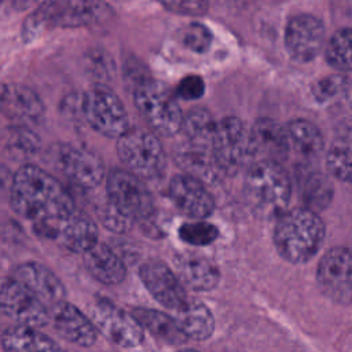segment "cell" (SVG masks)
<instances>
[{"mask_svg": "<svg viewBox=\"0 0 352 352\" xmlns=\"http://www.w3.org/2000/svg\"><path fill=\"white\" fill-rule=\"evenodd\" d=\"M10 206L32 226L63 219L77 209L63 184L33 164H25L15 172L10 187Z\"/></svg>", "mask_w": 352, "mask_h": 352, "instance_id": "cell-1", "label": "cell"}, {"mask_svg": "<svg viewBox=\"0 0 352 352\" xmlns=\"http://www.w3.org/2000/svg\"><path fill=\"white\" fill-rule=\"evenodd\" d=\"M114 15L104 0H47L23 21L22 37L32 41L52 29H76L107 22Z\"/></svg>", "mask_w": 352, "mask_h": 352, "instance_id": "cell-2", "label": "cell"}, {"mask_svg": "<svg viewBox=\"0 0 352 352\" xmlns=\"http://www.w3.org/2000/svg\"><path fill=\"white\" fill-rule=\"evenodd\" d=\"M324 223L320 216L305 208L285 209L276 216L274 243L278 253L293 264L309 261L324 241Z\"/></svg>", "mask_w": 352, "mask_h": 352, "instance_id": "cell-3", "label": "cell"}, {"mask_svg": "<svg viewBox=\"0 0 352 352\" xmlns=\"http://www.w3.org/2000/svg\"><path fill=\"white\" fill-rule=\"evenodd\" d=\"M246 195L258 213L280 214L290 199L292 182L280 162L257 160L245 177Z\"/></svg>", "mask_w": 352, "mask_h": 352, "instance_id": "cell-4", "label": "cell"}, {"mask_svg": "<svg viewBox=\"0 0 352 352\" xmlns=\"http://www.w3.org/2000/svg\"><path fill=\"white\" fill-rule=\"evenodd\" d=\"M133 102L150 129L160 136L179 133L183 124V113L175 94L162 82L144 78L133 91Z\"/></svg>", "mask_w": 352, "mask_h": 352, "instance_id": "cell-5", "label": "cell"}, {"mask_svg": "<svg viewBox=\"0 0 352 352\" xmlns=\"http://www.w3.org/2000/svg\"><path fill=\"white\" fill-rule=\"evenodd\" d=\"M117 154L126 169L143 179L161 176L166 166L165 150L153 131L129 128L117 138Z\"/></svg>", "mask_w": 352, "mask_h": 352, "instance_id": "cell-6", "label": "cell"}, {"mask_svg": "<svg viewBox=\"0 0 352 352\" xmlns=\"http://www.w3.org/2000/svg\"><path fill=\"white\" fill-rule=\"evenodd\" d=\"M81 113L87 124L107 138H120L129 126V117L122 100L109 87L98 84L81 98Z\"/></svg>", "mask_w": 352, "mask_h": 352, "instance_id": "cell-7", "label": "cell"}, {"mask_svg": "<svg viewBox=\"0 0 352 352\" xmlns=\"http://www.w3.org/2000/svg\"><path fill=\"white\" fill-rule=\"evenodd\" d=\"M107 201L133 223H148L154 217L153 197L140 177L114 168L106 177Z\"/></svg>", "mask_w": 352, "mask_h": 352, "instance_id": "cell-8", "label": "cell"}, {"mask_svg": "<svg viewBox=\"0 0 352 352\" xmlns=\"http://www.w3.org/2000/svg\"><path fill=\"white\" fill-rule=\"evenodd\" d=\"M212 151L223 173H234L253 157L250 132L242 120L224 117L214 122Z\"/></svg>", "mask_w": 352, "mask_h": 352, "instance_id": "cell-9", "label": "cell"}, {"mask_svg": "<svg viewBox=\"0 0 352 352\" xmlns=\"http://www.w3.org/2000/svg\"><path fill=\"white\" fill-rule=\"evenodd\" d=\"M32 227L38 236L52 241L72 253L82 254L99 241L96 223L78 209L63 219L34 224Z\"/></svg>", "mask_w": 352, "mask_h": 352, "instance_id": "cell-10", "label": "cell"}, {"mask_svg": "<svg viewBox=\"0 0 352 352\" xmlns=\"http://www.w3.org/2000/svg\"><path fill=\"white\" fill-rule=\"evenodd\" d=\"M91 320L96 330L121 348L139 346L144 333L132 314H126L107 298H96L91 308Z\"/></svg>", "mask_w": 352, "mask_h": 352, "instance_id": "cell-11", "label": "cell"}, {"mask_svg": "<svg viewBox=\"0 0 352 352\" xmlns=\"http://www.w3.org/2000/svg\"><path fill=\"white\" fill-rule=\"evenodd\" d=\"M0 311L16 324L40 329L50 323V308L14 276L0 278Z\"/></svg>", "mask_w": 352, "mask_h": 352, "instance_id": "cell-12", "label": "cell"}, {"mask_svg": "<svg viewBox=\"0 0 352 352\" xmlns=\"http://www.w3.org/2000/svg\"><path fill=\"white\" fill-rule=\"evenodd\" d=\"M316 280L326 297L337 304H352V249L336 246L320 258Z\"/></svg>", "mask_w": 352, "mask_h": 352, "instance_id": "cell-13", "label": "cell"}, {"mask_svg": "<svg viewBox=\"0 0 352 352\" xmlns=\"http://www.w3.org/2000/svg\"><path fill=\"white\" fill-rule=\"evenodd\" d=\"M285 47L297 62L315 59L324 47V26L311 14H298L289 19L285 28Z\"/></svg>", "mask_w": 352, "mask_h": 352, "instance_id": "cell-14", "label": "cell"}, {"mask_svg": "<svg viewBox=\"0 0 352 352\" xmlns=\"http://www.w3.org/2000/svg\"><path fill=\"white\" fill-rule=\"evenodd\" d=\"M56 164L70 182L85 190L98 187L106 176L102 158L84 147L62 146L58 150Z\"/></svg>", "mask_w": 352, "mask_h": 352, "instance_id": "cell-15", "label": "cell"}, {"mask_svg": "<svg viewBox=\"0 0 352 352\" xmlns=\"http://www.w3.org/2000/svg\"><path fill=\"white\" fill-rule=\"evenodd\" d=\"M139 276L148 293L164 307L180 311L187 305V294L177 275L162 261L148 260L140 265Z\"/></svg>", "mask_w": 352, "mask_h": 352, "instance_id": "cell-16", "label": "cell"}, {"mask_svg": "<svg viewBox=\"0 0 352 352\" xmlns=\"http://www.w3.org/2000/svg\"><path fill=\"white\" fill-rule=\"evenodd\" d=\"M50 322L62 338L78 346H92L98 340V330L92 320L66 300L50 307Z\"/></svg>", "mask_w": 352, "mask_h": 352, "instance_id": "cell-17", "label": "cell"}, {"mask_svg": "<svg viewBox=\"0 0 352 352\" xmlns=\"http://www.w3.org/2000/svg\"><path fill=\"white\" fill-rule=\"evenodd\" d=\"M169 197L180 212L192 219H205L214 209V201L204 186V182L188 173H180L172 177Z\"/></svg>", "mask_w": 352, "mask_h": 352, "instance_id": "cell-18", "label": "cell"}, {"mask_svg": "<svg viewBox=\"0 0 352 352\" xmlns=\"http://www.w3.org/2000/svg\"><path fill=\"white\" fill-rule=\"evenodd\" d=\"M44 113L40 96L22 84H0V114L16 125L37 121Z\"/></svg>", "mask_w": 352, "mask_h": 352, "instance_id": "cell-19", "label": "cell"}, {"mask_svg": "<svg viewBox=\"0 0 352 352\" xmlns=\"http://www.w3.org/2000/svg\"><path fill=\"white\" fill-rule=\"evenodd\" d=\"M12 276L25 285L48 308L66 297V287L62 280L48 267L40 263H22L14 270Z\"/></svg>", "mask_w": 352, "mask_h": 352, "instance_id": "cell-20", "label": "cell"}, {"mask_svg": "<svg viewBox=\"0 0 352 352\" xmlns=\"http://www.w3.org/2000/svg\"><path fill=\"white\" fill-rule=\"evenodd\" d=\"M253 157L280 162L289 155L285 126L270 118H258L249 129Z\"/></svg>", "mask_w": 352, "mask_h": 352, "instance_id": "cell-21", "label": "cell"}, {"mask_svg": "<svg viewBox=\"0 0 352 352\" xmlns=\"http://www.w3.org/2000/svg\"><path fill=\"white\" fill-rule=\"evenodd\" d=\"M82 264L95 280L107 286L121 283L126 275L125 264L120 256L109 245L99 241L82 253Z\"/></svg>", "mask_w": 352, "mask_h": 352, "instance_id": "cell-22", "label": "cell"}, {"mask_svg": "<svg viewBox=\"0 0 352 352\" xmlns=\"http://www.w3.org/2000/svg\"><path fill=\"white\" fill-rule=\"evenodd\" d=\"M175 267L179 280L194 290H210L220 279L217 265L201 254L180 253L175 258Z\"/></svg>", "mask_w": 352, "mask_h": 352, "instance_id": "cell-23", "label": "cell"}, {"mask_svg": "<svg viewBox=\"0 0 352 352\" xmlns=\"http://www.w3.org/2000/svg\"><path fill=\"white\" fill-rule=\"evenodd\" d=\"M0 344L4 352H66L51 337L25 324L7 327L0 337Z\"/></svg>", "mask_w": 352, "mask_h": 352, "instance_id": "cell-24", "label": "cell"}, {"mask_svg": "<svg viewBox=\"0 0 352 352\" xmlns=\"http://www.w3.org/2000/svg\"><path fill=\"white\" fill-rule=\"evenodd\" d=\"M285 131L289 153H294L302 160H314L324 148L320 129L308 120H293L285 126Z\"/></svg>", "mask_w": 352, "mask_h": 352, "instance_id": "cell-25", "label": "cell"}, {"mask_svg": "<svg viewBox=\"0 0 352 352\" xmlns=\"http://www.w3.org/2000/svg\"><path fill=\"white\" fill-rule=\"evenodd\" d=\"M298 190L302 206L316 213L329 206L334 194L330 179L319 169L307 166H302L298 170Z\"/></svg>", "mask_w": 352, "mask_h": 352, "instance_id": "cell-26", "label": "cell"}, {"mask_svg": "<svg viewBox=\"0 0 352 352\" xmlns=\"http://www.w3.org/2000/svg\"><path fill=\"white\" fill-rule=\"evenodd\" d=\"M131 314L142 326V329H146L154 337L176 345H182L187 342V337L180 330L175 318L161 311L143 308V307L132 308Z\"/></svg>", "mask_w": 352, "mask_h": 352, "instance_id": "cell-27", "label": "cell"}, {"mask_svg": "<svg viewBox=\"0 0 352 352\" xmlns=\"http://www.w3.org/2000/svg\"><path fill=\"white\" fill-rule=\"evenodd\" d=\"M175 319L187 340H206L214 330V318L210 309L198 301L187 302L184 308L177 311Z\"/></svg>", "mask_w": 352, "mask_h": 352, "instance_id": "cell-28", "label": "cell"}, {"mask_svg": "<svg viewBox=\"0 0 352 352\" xmlns=\"http://www.w3.org/2000/svg\"><path fill=\"white\" fill-rule=\"evenodd\" d=\"M312 96L322 104H352V78L338 73L319 78L311 87Z\"/></svg>", "mask_w": 352, "mask_h": 352, "instance_id": "cell-29", "label": "cell"}, {"mask_svg": "<svg viewBox=\"0 0 352 352\" xmlns=\"http://www.w3.org/2000/svg\"><path fill=\"white\" fill-rule=\"evenodd\" d=\"M324 56L337 72H352V28H342L330 37L324 47Z\"/></svg>", "mask_w": 352, "mask_h": 352, "instance_id": "cell-30", "label": "cell"}, {"mask_svg": "<svg viewBox=\"0 0 352 352\" xmlns=\"http://www.w3.org/2000/svg\"><path fill=\"white\" fill-rule=\"evenodd\" d=\"M326 166L336 179L352 183V144L334 139L326 153Z\"/></svg>", "mask_w": 352, "mask_h": 352, "instance_id": "cell-31", "label": "cell"}, {"mask_svg": "<svg viewBox=\"0 0 352 352\" xmlns=\"http://www.w3.org/2000/svg\"><path fill=\"white\" fill-rule=\"evenodd\" d=\"M179 236L188 245L205 246L217 239L219 230L216 226L204 221V219H195V221L182 224L179 228Z\"/></svg>", "mask_w": 352, "mask_h": 352, "instance_id": "cell-32", "label": "cell"}, {"mask_svg": "<svg viewBox=\"0 0 352 352\" xmlns=\"http://www.w3.org/2000/svg\"><path fill=\"white\" fill-rule=\"evenodd\" d=\"M180 41L190 51L202 54L210 47L212 33L202 23H190L180 30Z\"/></svg>", "mask_w": 352, "mask_h": 352, "instance_id": "cell-33", "label": "cell"}, {"mask_svg": "<svg viewBox=\"0 0 352 352\" xmlns=\"http://www.w3.org/2000/svg\"><path fill=\"white\" fill-rule=\"evenodd\" d=\"M8 143L12 151L21 154H32L38 148L40 142L38 138L25 125H15V129L11 131Z\"/></svg>", "mask_w": 352, "mask_h": 352, "instance_id": "cell-34", "label": "cell"}, {"mask_svg": "<svg viewBox=\"0 0 352 352\" xmlns=\"http://www.w3.org/2000/svg\"><path fill=\"white\" fill-rule=\"evenodd\" d=\"M100 221L102 224L113 231V232H126L132 228L133 221L131 219H128L125 214H122L118 209H116L109 201H106V204L100 208Z\"/></svg>", "mask_w": 352, "mask_h": 352, "instance_id": "cell-35", "label": "cell"}, {"mask_svg": "<svg viewBox=\"0 0 352 352\" xmlns=\"http://www.w3.org/2000/svg\"><path fill=\"white\" fill-rule=\"evenodd\" d=\"M166 10L180 15L197 16L208 11L209 0H158Z\"/></svg>", "mask_w": 352, "mask_h": 352, "instance_id": "cell-36", "label": "cell"}, {"mask_svg": "<svg viewBox=\"0 0 352 352\" xmlns=\"http://www.w3.org/2000/svg\"><path fill=\"white\" fill-rule=\"evenodd\" d=\"M173 94L183 100L199 99L205 94V82L199 76H187L179 81Z\"/></svg>", "mask_w": 352, "mask_h": 352, "instance_id": "cell-37", "label": "cell"}, {"mask_svg": "<svg viewBox=\"0 0 352 352\" xmlns=\"http://www.w3.org/2000/svg\"><path fill=\"white\" fill-rule=\"evenodd\" d=\"M334 139L352 144V116L342 118L334 128Z\"/></svg>", "mask_w": 352, "mask_h": 352, "instance_id": "cell-38", "label": "cell"}, {"mask_svg": "<svg viewBox=\"0 0 352 352\" xmlns=\"http://www.w3.org/2000/svg\"><path fill=\"white\" fill-rule=\"evenodd\" d=\"M179 352H199V351H195V349H182Z\"/></svg>", "mask_w": 352, "mask_h": 352, "instance_id": "cell-39", "label": "cell"}, {"mask_svg": "<svg viewBox=\"0 0 352 352\" xmlns=\"http://www.w3.org/2000/svg\"><path fill=\"white\" fill-rule=\"evenodd\" d=\"M1 1H3V0H0V4H1Z\"/></svg>", "mask_w": 352, "mask_h": 352, "instance_id": "cell-40", "label": "cell"}, {"mask_svg": "<svg viewBox=\"0 0 352 352\" xmlns=\"http://www.w3.org/2000/svg\"><path fill=\"white\" fill-rule=\"evenodd\" d=\"M66 352H69V351H66Z\"/></svg>", "mask_w": 352, "mask_h": 352, "instance_id": "cell-41", "label": "cell"}]
</instances>
